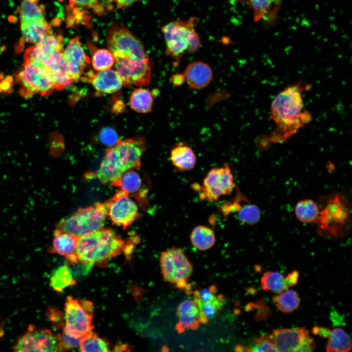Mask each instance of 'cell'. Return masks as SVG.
<instances>
[{
	"mask_svg": "<svg viewBox=\"0 0 352 352\" xmlns=\"http://www.w3.org/2000/svg\"><path fill=\"white\" fill-rule=\"evenodd\" d=\"M146 149L145 138L137 136L118 139L105 152L98 169L86 174L87 179L96 178L102 184L111 185L125 172L141 166V158Z\"/></svg>",
	"mask_w": 352,
	"mask_h": 352,
	"instance_id": "cell-1",
	"label": "cell"
},
{
	"mask_svg": "<svg viewBox=\"0 0 352 352\" xmlns=\"http://www.w3.org/2000/svg\"><path fill=\"white\" fill-rule=\"evenodd\" d=\"M125 247V241L113 230L103 228L77 238L74 253L78 261L94 263L116 257L124 251Z\"/></svg>",
	"mask_w": 352,
	"mask_h": 352,
	"instance_id": "cell-2",
	"label": "cell"
},
{
	"mask_svg": "<svg viewBox=\"0 0 352 352\" xmlns=\"http://www.w3.org/2000/svg\"><path fill=\"white\" fill-rule=\"evenodd\" d=\"M303 102L299 86H292L280 92L271 106V118L287 136L309 121L308 113L302 111Z\"/></svg>",
	"mask_w": 352,
	"mask_h": 352,
	"instance_id": "cell-3",
	"label": "cell"
},
{
	"mask_svg": "<svg viewBox=\"0 0 352 352\" xmlns=\"http://www.w3.org/2000/svg\"><path fill=\"white\" fill-rule=\"evenodd\" d=\"M107 216L105 202L79 208L70 216L61 220L54 233H66L76 238L87 235L103 228Z\"/></svg>",
	"mask_w": 352,
	"mask_h": 352,
	"instance_id": "cell-4",
	"label": "cell"
},
{
	"mask_svg": "<svg viewBox=\"0 0 352 352\" xmlns=\"http://www.w3.org/2000/svg\"><path fill=\"white\" fill-rule=\"evenodd\" d=\"M196 19L188 21H175L162 28L166 44V54L176 60L187 51L193 52L198 47L199 40L194 29Z\"/></svg>",
	"mask_w": 352,
	"mask_h": 352,
	"instance_id": "cell-5",
	"label": "cell"
},
{
	"mask_svg": "<svg viewBox=\"0 0 352 352\" xmlns=\"http://www.w3.org/2000/svg\"><path fill=\"white\" fill-rule=\"evenodd\" d=\"M16 78L20 86L21 93L24 97L36 94L47 95L55 89L51 73L41 64L24 61Z\"/></svg>",
	"mask_w": 352,
	"mask_h": 352,
	"instance_id": "cell-6",
	"label": "cell"
},
{
	"mask_svg": "<svg viewBox=\"0 0 352 352\" xmlns=\"http://www.w3.org/2000/svg\"><path fill=\"white\" fill-rule=\"evenodd\" d=\"M349 215L344 196L336 193L328 198L325 207L319 210L315 222L321 232L337 237L343 234Z\"/></svg>",
	"mask_w": 352,
	"mask_h": 352,
	"instance_id": "cell-7",
	"label": "cell"
},
{
	"mask_svg": "<svg viewBox=\"0 0 352 352\" xmlns=\"http://www.w3.org/2000/svg\"><path fill=\"white\" fill-rule=\"evenodd\" d=\"M235 187L233 175L227 164L208 171L202 185L192 184V188L199 193L200 199L208 202L216 201L221 197L229 195Z\"/></svg>",
	"mask_w": 352,
	"mask_h": 352,
	"instance_id": "cell-8",
	"label": "cell"
},
{
	"mask_svg": "<svg viewBox=\"0 0 352 352\" xmlns=\"http://www.w3.org/2000/svg\"><path fill=\"white\" fill-rule=\"evenodd\" d=\"M12 349L16 352L65 351L60 334L33 325H29L24 333L18 338Z\"/></svg>",
	"mask_w": 352,
	"mask_h": 352,
	"instance_id": "cell-9",
	"label": "cell"
},
{
	"mask_svg": "<svg viewBox=\"0 0 352 352\" xmlns=\"http://www.w3.org/2000/svg\"><path fill=\"white\" fill-rule=\"evenodd\" d=\"M107 44L115 58L149 62L148 54L141 42L124 27H112L107 38Z\"/></svg>",
	"mask_w": 352,
	"mask_h": 352,
	"instance_id": "cell-10",
	"label": "cell"
},
{
	"mask_svg": "<svg viewBox=\"0 0 352 352\" xmlns=\"http://www.w3.org/2000/svg\"><path fill=\"white\" fill-rule=\"evenodd\" d=\"M64 311L63 330L70 334L79 336L92 331L94 327L92 324V302L69 296L66 299Z\"/></svg>",
	"mask_w": 352,
	"mask_h": 352,
	"instance_id": "cell-11",
	"label": "cell"
},
{
	"mask_svg": "<svg viewBox=\"0 0 352 352\" xmlns=\"http://www.w3.org/2000/svg\"><path fill=\"white\" fill-rule=\"evenodd\" d=\"M160 263L164 278L181 289H187V281L193 272V266L182 250L173 247L161 253Z\"/></svg>",
	"mask_w": 352,
	"mask_h": 352,
	"instance_id": "cell-12",
	"label": "cell"
},
{
	"mask_svg": "<svg viewBox=\"0 0 352 352\" xmlns=\"http://www.w3.org/2000/svg\"><path fill=\"white\" fill-rule=\"evenodd\" d=\"M278 352H312L313 339L305 328L277 329L270 335Z\"/></svg>",
	"mask_w": 352,
	"mask_h": 352,
	"instance_id": "cell-13",
	"label": "cell"
},
{
	"mask_svg": "<svg viewBox=\"0 0 352 352\" xmlns=\"http://www.w3.org/2000/svg\"><path fill=\"white\" fill-rule=\"evenodd\" d=\"M128 195L127 192L119 189L110 199L105 202L108 216L114 224L123 229L131 225L139 216L137 205Z\"/></svg>",
	"mask_w": 352,
	"mask_h": 352,
	"instance_id": "cell-14",
	"label": "cell"
},
{
	"mask_svg": "<svg viewBox=\"0 0 352 352\" xmlns=\"http://www.w3.org/2000/svg\"><path fill=\"white\" fill-rule=\"evenodd\" d=\"M116 70L123 85L144 86L151 82V70L149 62L133 61L125 58H115Z\"/></svg>",
	"mask_w": 352,
	"mask_h": 352,
	"instance_id": "cell-15",
	"label": "cell"
},
{
	"mask_svg": "<svg viewBox=\"0 0 352 352\" xmlns=\"http://www.w3.org/2000/svg\"><path fill=\"white\" fill-rule=\"evenodd\" d=\"M216 287L212 286L194 293L193 300L199 310L200 324H207L223 308L224 304L223 296L216 295Z\"/></svg>",
	"mask_w": 352,
	"mask_h": 352,
	"instance_id": "cell-16",
	"label": "cell"
},
{
	"mask_svg": "<svg viewBox=\"0 0 352 352\" xmlns=\"http://www.w3.org/2000/svg\"><path fill=\"white\" fill-rule=\"evenodd\" d=\"M63 53L67 72L73 82H76L82 77L90 63L78 37L70 40Z\"/></svg>",
	"mask_w": 352,
	"mask_h": 352,
	"instance_id": "cell-17",
	"label": "cell"
},
{
	"mask_svg": "<svg viewBox=\"0 0 352 352\" xmlns=\"http://www.w3.org/2000/svg\"><path fill=\"white\" fill-rule=\"evenodd\" d=\"M41 63L51 73L55 89L62 90L73 82L67 70L63 49L42 54Z\"/></svg>",
	"mask_w": 352,
	"mask_h": 352,
	"instance_id": "cell-18",
	"label": "cell"
},
{
	"mask_svg": "<svg viewBox=\"0 0 352 352\" xmlns=\"http://www.w3.org/2000/svg\"><path fill=\"white\" fill-rule=\"evenodd\" d=\"M81 78L90 83L96 91L100 94L114 93L120 90L123 86L117 71L110 68L98 71L97 72L89 71Z\"/></svg>",
	"mask_w": 352,
	"mask_h": 352,
	"instance_id": "cell-19",
	"label": "cell"
},
{
	"mask_svg": "<svg viewBox=\"0 0 352 352\" xmlns=\"http://www.w3.org/2000/svg\"><path fill=\"white\" fill-rule=\"evenodd\" d=\"M187 84L194 89H201L207 87L213 78L211 67L201 61L190 63L186 67L183 74Z\"/></svg>",
	"mask_w": 352,
	"mask_h": 352,
	"instance_id": "cell-20",
	"label": "cell"
},
{
	"mask_svg": "<svg viewBox=\"0 0 352 352\" xmlns=\"http://www.w3.org/2000/svg\"><path fill=\"white\" fill-rule=\"evenodd\" d=\"M178 319L176 330L179 333L186 330H195L200 324L199 310L193 300L186 299L182 302L177 309Z\"/></svg>",
	"mask_w": 352,
	"mask_h": 352,
	"instance_id": "cell-21",
	"label": "cell"
},
{
	"mask_svg": "<svg viewBox=\"0 0 352 352\" xmlns=\"http://www.w3.org/2000/svg\"><path fill=\"white\" fill-rule=\"evenodd\" d=\"M172 165L178 171H187L195 166L197 158L193 150L182 143L177 144L170 152Z\"/></svg>",
	"mask_w": 352,
	"mask_h": 352,
	"instance_id": "cell-22",
	"label": "cell"
},
{
	"mask_svg": "<svg viewBox=\"0 0 352 352\" xmlns=\"http://www.w3.org/2000/svg\"><path fill=\"white\" fill-rule=\"evenodd\" d=\"M22 40L36 44L44 37L50 33L51 27L45 21L30 23H21Z\"/></svg>",
	"mask_w": 352,
	"mask_h": 352,
	"instance_id": "cell-23",
	"label": "cell"
},
{
	"mask_svg": "<svg viewBox=\"0 0 352 352\" xmlns=\"http://www.w3.org/2000/svg\"><path fill=\"white\" fill-rule=\"evenodd\" d=\"M190 238L192 245L200 251L211 248L216 242L214 230L204 225L194 227L190 234Z\"/></svg>",
	"mask_w": 352,
	"mask_h": 352,
	"instance_id": "cell-24",
	"label": "cell"
},
{
	"mask_svg": "<svg viewBox=\"0 0 352 352\" xmlns=\"http://www.w3.org/2000/svg\"><path fill=\"white\" fill-rule=\"evenodd\" d=\"M76 282L71 269L66 264L55 268L49 279L51 288L58 292H62L66 288L75 285Z\"/></svg>",
	"mask_w": 352,
	"mask_h": 352,
	"instance_id": "cell-25",
	"label": "cell"
},
{
	"mask_svg": "<svg viewBox=\"0 0 352 352\" xmlns=\"http://www.w3.org/2000/svg\"><path fill=\"white\" fill-rule=\"evenodd\" d=\"M53 236L50 252L66 257L75 253L77 238L64 232L53 233Z\"/></svg>",
	"mask_w": 352,
	"mask_h": 352,
	"instance_id": "cell-26",
	"label": "cell"
},
{
	"mask_svg": "<svg viewBox=\"0 0 352 352\" xmlns=\"http://www.w3.org/2000/svg\"><path fill=\"white\" fill-rule=\"evenodd\" d=\"M154 98L152 93L148 89L140 88L135 89L129 100L131 108L140 113H148L151 111Z\"/></svg>",
	"mask_w": 352,
	"mask_h": 352,
	"instance_id": "cell-27",
	"label": "cell"
},
{
	"mask_svg": "<svg viewBox=\"0 0 352 352\" xmlns=\"http://www.w3.org/2000/svg\"><path fill=\"white\" fill-rule=\"evenodd\" d=\"M326 345L329 352H347L352 347L351 339L348 334L341 328H335L331 331Z\"/></svg>",
	"mask_w": 352,
	"mask_h": 352,
	"instance_id": "cell-28",
	"label": "cell"
},
{
	"mask_svg": "<svg viewBox=\"0 0 352 352\" xmlns=\"http://www.w3.org/2000/svg\"><path fill=\"white\" fill-rule=\"evenodd\" d=\"M297 219L303 223L316 222L319 213L317 204L311 199H305L298 201L295 207Z\"/></svg>",
	"mask_w": 352,
	"mask_h": 352,
	"instance_id": "cell-29",
	"label": "cell"
},
{
	"mask_svg": "<svg viewBox=\"0 0 352 352\" xmlns=\"http://www.w3.org/2000/svg\"><path fill=\"white\" fill-rule=\"evenodd\" d=\"M272 301L279 310L284 313H289L299 306L300 299L298 293L293 290H284L274 296Z\"/></svg>",
	"mask_w": 352,
	"mask_h": 352,
	"instance_id": "cell-30",
	"label": "cell"
},
{
	"mask_svg": "<svg viewBox=\"0 0 352 352\" xmlns=\"http://www.w3.org/2000/svg\"><path fill=\"white\" fill-rule=\"evenodd\" d=\"M21 23H30L45 21L43 11L37 1L23 0L20 8Z\"/></svg>",
	"mask_w": 352,
	"mask_h": 352,
	"instance_id": "cell-31",
	"label": "cell"
},
{
	"mask_svg": "<svg viewBox=\"0 0 352 352\" xmlns=\"http://www.w3.org/2000/svg\"><path fill=\"white\" fill-rule=\"evenodd\" d=\"M79 348L84 352L110 351L108 343L92 331L82 336Z\"/></svg>",
	"mask_w": 352,
	"mask_h": 352,
	"instance_id": "cell-32",
	"label": "cell"
},
{
	"mask_svg": "<svg viewBox=\"0 0 352 352\" xmlns=\"http://www.w3.org/2000/svg\"><path fill=\"white\" fill-rule=\"evenodd\" d=\"M261 285L264 291H271L276 293L287 289L285 277L278 272L268 271L262 277Z\"/></svg>",
	"mask_w": 352,
	"mask_h": 352,
	"instance_id": "cell-33",
	"label": "cell"
},
{
	"mask_svg": "<svg viewBox=\"0 0 352 352\" xmlns=\"http://www.w3.org/2000/svg\"><path fill=\"white\" fill-rule=\"evenodd\" d=\"M142 185V180L139 174L132 169L124 173L119 179L111 186L119 187L129 194L139 191Z\"/></svg>",
	"mask_w": 352,
	"mask_h": 352,
	"instance_id": "cell-34",
	"label": "cell"
},
{
	"mask_svg": "<svg viewBox=\"0 0 352 352\" xmlns=\"http://www.w3.org/2000/svg\"><path fill=\"white\" fill-rule=\"evenodd\" d=\"M113 54L107 49H98L92 56L91 63L94 70L101 71L110 68L114 65Z\"/></svg>",
	"mask_w": 352,
	"mask_h": 352,
	"instance_id": "cell-35",
	"label": "cell"
},
{
	"mask_svg": "<svg viewBox=\"0 0 352 352\" xmlns=\"http://www.w3.org/2000/svg\"><path fill=\"white\" fill-rule=\"evenodd\" d=\"M236 214L239 221L248 225L256 224L261 216V211L258 206L249 203L242 205Z\"/></svg>",
	"mask_w": 352,
	"mask_h": 352,
	"instance_id": "cell-36",
	"label": "cell"
},
{
	"mask_svg": "<svg viewBox=\"0 0 352 352\" xmlns=\"http://www.w3.org/2000/svg\"><path fill=\"white\" fill-rule=\"evenodd\" d=\"M62 37L50 33L45 35L37 44L42 54H46L57 49H63Z\"/></svg>",
	"mask_w": 352,
	"mask_h": 352,
	"instance_id": "cell-37",
	"label": "cell"
},
{
	"mask_svg": "<svg viewBox=\"0 0 352 352\" xmlns=\"http://www.w3.org/2000/svg\"><path fill=\"white\" fill-rule=\"evenodd\" d=\"M237 190L236 196L231 200L222 204L220 207L221 213L225 218H227L231 213H237L242 206L240 203L243 200H246V198L241 194L238 188H237Z\"/></svg>",
	"mask_w": 352,
	"mask_h": 352,
	"instance_id": "cell-38",
	"label": "cell"
},
{
	"mask_svg": "<svg viewBox=\"0 0 352 352\" xmlns=\"http://www.w3.org/2000/svg\"><path fill=\"white\" fill-rule=\"evenodd\" d=\"M250 351L277 352L270 335L265 334L255 338L254 344Z\"/></svg>",
	"mask_w": 352,
	"mask_h": 352,
	"instance_id": "cell-39",
	"label": "cell"
},
{
	"mask_svg": "<svg viewBox=\"0 0 352 352\" xmlns=\"http://www.w3.org/2000/svg\"><path fill=\"white\" fill-rule=\"evenodd\" d=\"M274 0H249L254 11L255 20H260L264 16L271 7Z\"/></svg>",
	"mask_w": 352,
	"mask_h": 352,
	"instance_id": "cell-40",
	"label": "cell"
},
{
	"mask_svg": "<svg viewBox=\"0 0 352 352\" xmlns=\"http://www.w3.org/2000/svg\"><path fill=\"white\" fill-rule=\"evenodd\" d=\"M99 138L103 144L110 147L116 144L118 140L116 132L110 127L102 129L99 133Z\"/></svg>",
	"mask_w": 352,
	"mask_h": 352,
	"instance_id": "cell-41",
	"label": "cell"
},
{
	"mask_svg": "<svg viewBox=\"0 0 352 352\" xmlns=\"http://www.w3.org/2000/svg\"><path fill=\"white\" fill-rule=\"evenodd\" d=\"M61 334L63 347L66 351L79 347L82 336L70 334L62 330Z\"/></svg>",
	"mask_w": 352,
	"mask_h": 352,
	"instance_id": "cell-42",
	"label": "cell"
},
{
	"mask_svg": "<svg viewBox=\"0 0 352 352\" xmlns=\"http://www.w3.org/2000/svg\"><path fill=\"white\" fill-rule=\"evenodd\" d=\"M47 315L51 321L55 325L58 324L57 325L60 326L63 324L64 326V322H63L62 321L64 320V318L63 319L62 313L59 310L55 308H51L48 311Z\"/></svg>",
	"mask_w": 352,
	"mask_h": 352,
	"instance_id": "cell-43",
	"label": "cell"
},
{
	"mask_svg": "<svg viewBox=\"0 0 352 352\" xmlns=\"http://www.w3.org/2000/svg\"><path fill=\"white\" fill-rule=\"evenodd\" d=\"M70 2L78 6L88 8H94L98 4L99 0H69Z\"/></svg>",
	"mask_w": 352,
	"mask_h": 352,
	"instance_id": "cell-44",
	"label": "cell"
},
{
	"mask_svg": "<svg viewBox=\"0 0 352 352\" xmlns=\"http://www.w3.org/2000/svg\"><path fill=\"white\" fill-rule=\"evenodd\" d=\"M299 273L298 271L294 270L288 274L285 277L288 288L295 285L299 279Z\"/></svg>",
	"mask_w": 352,
	"mask_h": 352,
	"instance_id": "cell-45",
	"label": "cell"
},
{
	"mask_svg": "<svg viewBox=\"0 0 352 352\" xmlns=\"http://www.w3.org/2000/svg\"><path fill=\"white\" fill-rule=\"evenodd\" d=\"M312 332L314 334L317 335L320 337L328 338L330 335L331 330L327 328L315 326L312 329Z\"/></svg>",
	"mask_w": 352,
	"mask_h": 352,
	"instance_id": "cell-46",
	"label": "cell"
},
{
	"mask_svg": "<svg viewBox=\"0 0 352 352\" xmlns=\"http://www.w3.org/2000/svg\"><path fill=\"white\" fill-rule=\"evenodd\" d=\"M171 81L175 86H180L183 84L185 79L183 74H176L172 76Z\"/></svg>",
	"mask_w": 352,
	"mask_h": 352,
	"instance_id": "cell-47",
	"label": "cell"
},
{
	"mask_svg": "<svg viewBox=\"0 0 352 352\" xmlns=\"http://www.w3.org/2000/svg\"><path fill=\"white\" fill-rule=\"evenodd\" d=\"M117 5L121 8L128 7L137 0H113Z\"/></svg>",
	"mask_w": 352,
	"mask_h": 352,
	"instance_id": "cell-48",
	"label": "cell"
}]
</instances>
